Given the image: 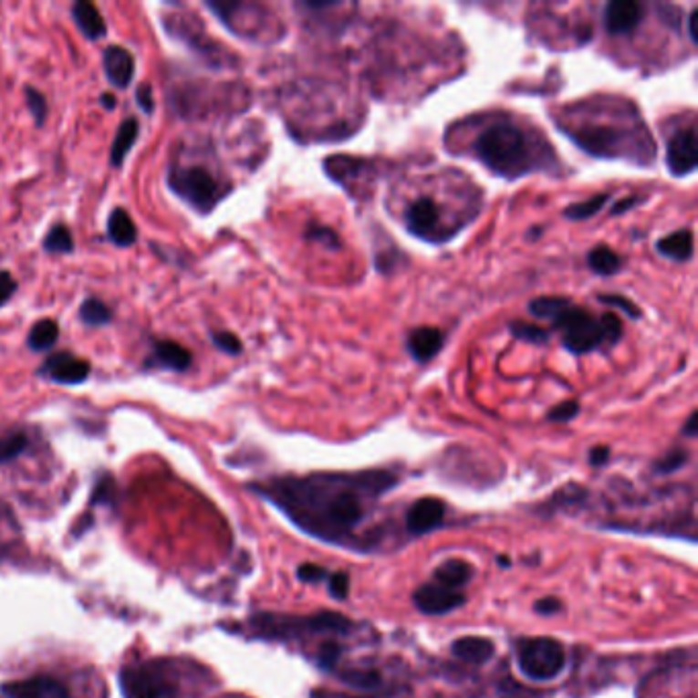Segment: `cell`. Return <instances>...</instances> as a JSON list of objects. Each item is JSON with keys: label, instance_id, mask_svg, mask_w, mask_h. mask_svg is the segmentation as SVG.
Wrapping results in <instances>:
<instances>
[{"label": "cell", "instance_id": "obj_1", "mask_svg": "<svg viewBox=\"0 0 698 698\" xmlns=\"http://www.w3.org/2000/svg\"><path fill=\"white\" fill-rule=\"evenodd\" d=\"M398 482L393 471L367 469L357 474L283 475L250 487L301 531L326 543L350 545V537L365 523L373 504Z\"/></svg>", "mask_w": 698, "mask_h": 698}, {"label": "cell", "instance_id": "obj_2", "mask_svg": "<svg viewBox=\"0 0 698 698\" xmlns=\"http://www.w3.org/2000/svg\"><path fill=\"white\" fill-rule=\"evenodd\" d=\"M471 150L479 162L506 181L549 171L555 154L541 133L526 130L510 115L495 117L477 133Z\"/></svg>", "mask_w": 698, "mask_h": 698}, {"label": "cell", "instance_id": "obj_3", "mask_svg": "<svg viewBox=\"0 0 698 698\" xmlns=\"http://www.w3.org/2000/svg\"><path fill=\"white\" fill-rule=\"evenodd\" d=\"M528 311L535 318L549 319L571 355H588L602 347H615L622 339V324L617 314L607 311L602 316H592L566 297H537L528 301Z\"/></svg>", "mask_w": 698, "mask_h": 698}, {"label": "cell", "instance_id": "obj_4", "mask_svg": "<svg viewBox=\"0 0 698 698\" xmlns=\"http://www.w3.org/2000/svg\"><path fill=\"white\" fill-rule=\"evenodd\" d=\"M576 144L596 158L630 160V162L647 164L655 156L653 140L643 128L641 120L630 125H612L596 120L571 123L563 128Z\"/></svg>", "mask_w": 698, "mask_h": 698}, {"label": "cell", "instance_id": "obj_5", "mask_svg": "<svg viewBox=\"0 0 698 698\" xmlns=\"http://www.w3.org/2000/svg\"><path fill=\"white\" fill-rule=\"evenodd\" d=\"M166 187L199 215L212 214L232 191L230 182L222 181L212 168L199 162L168 164Z\"/></svg>", "mask_w": 698, "mask_h": 698}, {"label": "cell", "instance_id": "obj_6", "mask_svg": "<svg viewBox=\"0 0 698 698\" xmlns=\"http://www.w3.org/2000/svg\"><path fill=\"white\" fill-rule=\"evenodd\" d=\"M125 698H184L182 662L168 658L136 660L120 672Z\"/></svg>", "mask_w": 698, "mask_h": 698}, {"label": "cell", "instance_id": "obj_7", "mask_svg": "<svg viewBox=\"0 0 698 698\" xmlns=\"http://www.w3.org/2000/svg\"><path fill=\"white\" fill-rule=\"evenodd\" d=\"M250 635L258 639H273V641H296L307 635L336 633L347 635L352 622L339 612H318L314 617H285L260 612L248 622Z\"/></svg>", "mask_w": 698, "mask_h": 698}, {"label": "cell", "instance_id": "obj_8", "mask_svg": "<svg viewBox=\"0 0 698 698\" xmlns=\"http://www.w3.org/2000/svg\"><path fill=\"white\" fill-rule=\"evenodd\" d=\"M515 653L520 674L533 682L557 680L568 666L566 647L551 637L520 639Z\"/></svg>", "mask_w": 698, "mask_h": 698}, {"label": "cell", "instance_id": "obj_9", "mask_svg": "<svg viewBox=\"0 0 698 698\" xmlns=\"http://www.w3.org/2000/svg\"><path fill=\"white\" fill-rule=\"evenodd\" d=\"M162 27L168 37L181 44L187 52L195 54L201 62L209 64L212 68H220L222 64L230 62V56L224 52V47L217 41L209 37L203 21L197 15L189 11L164 13Z\"/></svg>", "mask_w": 698, "mask_h": 698}, {"label": "cell", "instance_id": "obj_10", "mask_svg": "<svg viewBox=\"0 0 698 698\" xmlns=\"http://www.w3.org/2000/svg\"><path fill=\"white\" fill-rule=\"evenodd\" d=\"M403 224L412 235L432 244H443L451 238V232L443 224V209L428 197L412 201L403 212Z\"/></svg>", "mask_w": 698, "mask_h": 698}, {"label": "cell", "instance_id": "obj_11", "mask_svg": "<svg viewBox=\"0 0 698 698\" xmlns=\"http://www.w3.org/2000/svg\"><path fill=\"white\" fill-rule=\"evenodd\" d=\"M92 365L89 359L74 355L70 350L49 352L44 363L37 367L36 375L39 380L56 385H82L89 381Z\"/></svg>", "mask_w": 698, "mask_h": 698}, {"label": "cell", "instance_id": "obj_12", "mask_svg": "<svg viewBox=\"0 0 698 698\" xmlns=\"http://www.w3.org/2000/svg\"><path fill=\"white\" fill-rule=\"evenodd\" d=\"M666 164L674 176H688L696 171L698 144L694 123L676 130L674 136H670Z\"/></svg>", "mask_w": 698, "mask_h": 698}, {"label": "cell", "instance_id": "obj_13", "mask_svg": "<svg viewBox=\"0 0 698 698\" xmlns=\"http://www.w3.org/2000/svg\"><path fill=\"white\" fill-rule=\"evenodd\" d=\"M412 600H414V607L420 612H424V615H447V612L464 607L467 596L465 592L451 590V588H444L431 579V582L416 588L414 594H412Z\"/></svg>", "mask_w": 698, "mask_h": 698}, {"label": "cell", "instance_id": "obj_14", "mask_svg": "<svg viewBox=\"0 0 698 698\" xmlns=\"http://www.w3.org/2000/svg\"><path fill=\"white\" fill-rule=\"evenodd\" d=\"M144 367L152 369V371L156 369V371L187 373L193 367V352L176 340L156 339L152 340V349H150Z\"/></svg>", "mask_w": 698, "mask_h": 698}, {"label": "cell", "instance_id": "obj_15", "mask_svg": "<svg viewBox=\"0 0 698 698\" xmlns=\"http://www.w3.org/2000/svg\"><path fill=\"white\" fill-rule=\"evenodd\" d=\"M6 698H70V691L62 680L52 674H36L3 686Z\"/></svg>", "mask_w": 698, "mask_h": 698}, {"label": "cell", "instance_id": "obj_16", "mask_svg": "<svg viewBox=\"0 0 698 698\" xmlns=\"http://www.w3.org/2000/svg\"><path fill=\"white\" fill-rule=\"evenodd\" d=\"M444 504L439 498H420L406 512V531L410 535H426L444 523Z\"/></svg>", "mask_w": 698, "mask_h": 698}, {"label": "cell", "instance_id": "obj_17", "mask_svg": "<svg viewBox=\"0 0 698 698\" xmlns=\"http://www.w3.org/2000/svg\"><path fill=\"white\" fill-rule=\"evenodd\" d=\"M643 21V5L635 0H612L604 8V27L610 36H629Z\"/></svg>", "mask_w": 698, "mask_h": 698}, {"label": "cell", "instance_id": "obj_18", "mask_svg": "<svg viewBox=\"0 0 698 698\" xmlns=\"http://www.w3.org/2000/svg\"><path fill=\"white\" fill-rule=\"evenodd\" d=\"M103 72L115 89H130L136 74V60L128 47L107 46L103 52Z\"/></svg>", "mask_w": 698, "mask_h": 698}, {"label": "cell", "instance_id": "obj_19", "mask_svg": "<svg viewBox=\"0 0 698 698\" xmlns=\"http://www.w3.org/2000/svg\"><path fill=\"white\" fill-rule=\"evenodd\" d=\"M443 344H444V334L439 330V328H432V326L414 328V330L408 334V340H406L408 352L416 363H428L432 357L439 355Z\"/></svg>", "mask_w": 698, "mask_h": 698}, {"label": "cell", "instance_id": "obj_20", "mask_svg": "<svg viewBox=\"0 0 698 698\" xmlns=\"http://www.w3.org/2000/svg\"><path fill=\"white\" fill-rule=\"evenodd\" d=\"M72 21L77 25L80 36L89 41H99L107 36V21L99 8L89 0H77L70 8Z\"/></svg>", "mask_w": 698, "mask_h": 698}, {"label": "cell", "instance_id": "obj_21", "mask_svg": "<svg viewBox=\"0 0 698 698\" xmlns=\"http://www.w3.org/2000/svg\"><path fill=\"white\" fill-rule=\"evenodd\" d=\"M451 653L455 655L457 660L471 663V666H482V663H487L495 653V645L494 641L485 637H461L457 641H453L451 645Z\"/></svg>", "mask_w": 698, "mask_h": 698}, {"label": "cell", "instance_id": "obj_22", "mask_svg": "<svg viewBox=\"0 0 698 698\" xmlns=\"http://www.w3.org/2000/svg\"><path fill=\"white\" fill-rule=\"evenodd\" d=\"M107 238L117 248H130L138 242V225L128 209L115 207L107 217Z\"/></svg>", "mask_w": 698, "mask_h": 698}, {"label": "cell", "instance_id": "obj_23", "mask_svg": "<svg viewBox=\"0 0 698 698\" xmlns=\"http://www.w3.org/2000/svg\"><path fill=\"white\" fill-rule=\"evenodd\" d=\"M138 140H140V121L136 120V117H128V120H123L120 123V128H117V133L113 138L111 154H109V162H111L113 168L123 166L125 158L130 156L133 146L138 144Z\"/></svg>", "mask_w": 698, "mask_h": 698}, {"label": "cell", "instance_id": "obj_24", "mask_svg": "<svg viewBox=\"0 0 698 698\" xmlns=\"http://www.w3.org/2000/svg\"><path fill=\"white\" fill-rule=\"evenodd\" d=\"M655 250L663 258L674 260V263H688L694 256V234L684 228L670 235H663L655 244Z\"/></svg>", "mask_w": 698, "mask_h": 698}, {"label": "cell", "instance_id": "obj_25", "mask_svg": "<svg viewBox=\"0 0 698 698\" xmlns=\"http://www.w3.org/2000/svg\"><path fill=\"white\" fill-rule=\"evenodd\" d=\"M471 576H474V568H471V563L464 559H447L443 561L441 566H436L432 579L436 584L451 588V590L464 592V588L469 584Z\"/></svg>", "mask_w": 698, "mask_h": 698}, {"label": "cell", "instance_id": "obj_26", "mask_svg": "<svg viewBox=\"0 0 698 698\" xmlns=\"http://www.w3.org/2000/svg\"><path fill=\"white\" fill-rule=\"evenodd\" d=\"M60 340V324L52 318L37 319L27 334V349L31 352H49Z\"/></svg>", "mask_w": 698, "mask_h": 698}, {"label": "cell", "instance_id": "obj_27", "mask_svg": "<svg viewBox=\"0 0 698 698\" xmlns=\"http://www.w3.org/2000/svg\"><path fill=\"white\" fill-rule=\"evenodd\" d=\"M78 318L84 326L89 328H105L113 322V309L107 306L103 299L87 297L78 307Z\"/></svg>", "mask_w": 698, "mask_h": 698}, {"label": "cell", "instance_id": "obj_28", "mask_svg": "<svg viewBox=\"0 0 698 698\" xmlns=\"http://www.w3.org/2000/svg\"><path fill=\"white\" fill-rule=\"evenodd\" d=\"M336 674H339L340 682L355 691H377L383 684V676L373 668H344Z\"/></svg>", "mask_w": 698, "mask_h": 698}, {"label": "cell", "instance_id": "obj_29", "mask_svg": "<svg viewBox=\"0 0 698 698\" xmlns=\"http://www.w3.org/2000/svg\"><path fill=\"white\" fill-rule=\"evenodd\" d=\"M74 246H77L74 234L66 224L52 225L44 235V242H41V248H44L47 255H72Z\"/></svg>", "mask_w": 698, "mask_h": 698}, {"label": "cell", "instance_id": "obj_30", "mask_svg": "<svg viewBox=\"0 0 698 698\" xmlns=\"http://www.w3.org/2000/svg\"><path fill=\"white\" fill-rule=\"evenodd\" d=\"M588 266H590L596 275L610 276L620 271L622 258L615 250H610L609 246L600 244V246H596L588 252Z\"/></svg>", "mask_w": 698, "mask_h": 698}, {"label": "cell", "instance_id": "obj_31", "mask_svg": "<svg viewBox=\"0 0 698 698\" xmlns=\"http://www.w3.org/2000/svg\"><path fill=\"white\" fill-rule=\"evenodd\" d=\"M31 439L27 431L23 428H15V431H8L3 436H0V465L3 464H11L16 457H21L25 451L29 449Z\"/></svg>", "mask_w": 698, "mask_h": 698}, {"label": "cell", "instance_id": "obj_32", "mask_svg": "<svg viewBox=\"0 0 698 698\" xmlns=\"http://www.w3.org/2000/svg\"><path fill=\"white\" fill-rule=\"evenodd\" d=\"M609 199H610V195H607V193H602V195H594L592 199L579 201V203L566 207L563 215H566L568 220H574V222L590 220V217H594L596 214H600V209L609 203Z\"/></svg>", "mask_w": 698, "mask_h": 698}, {"label": "cell", "instance_id": "obj_33", "mask_svg": "<svg viewBox=\"0 0 698 698\" xmlns=\"http://www.w3.org/2000/svg\"><path fill=\"white\" fill-rule=\"evenodd\" d=\"M25 103H27L29 113L33 115V121L41 128V125L46 123L47 113H49V103L46 95L36 87H25Z\"/></svg>", "mask_w": 698, "mask_h": 698}, {"label": "cell", "instance_id": "obj_34", "mask_svg": "<svg viewBox=\"0 0 698 698\" xmlns=\"http://www.w3.org/2000/svg\"><path fill=\"white\" fill-rule=\"evenodd\" d=\"M510 334L516 336L518 340L531 342V344H545L549 342V332L545 328H539L535 324H526V322H512L510 324Z\"/></svg>", "mask_w": 698, "mask_h": 698}, {"label": "cell", "instance_id": "obj_35", "mask_svg": "<svg viewBox=\"0 0 698 698\" xmlns=\"http://www.w3.org/2000/svg\"><path fill=\"white\" fill-rule=\"evenodd\" d=\"M209 339H212V344L217 349L222 350L224 355H230V357H238L242 355V340L235 336L234 332L230 330H215L209 334Z\"/></svg>", "mask_w": 698, "mask_h": 698}, {"label": "cell", "instance_id": "obj_36", "mask_svg": "<svg viewBox=\"0 0 698 698\" xmlns=\"http://www.w3.org/2000/svg\"><path fill=\"white\" fill-rule=\"evenodd\" d=\"M688 459V453L684 449H674L670 451L666 457H662L658 464L653 465V471L660 475H668V474H674V471H678L680 467H682L686 464Z\"/></svg>", "mask_w": 698, "mask_h": 698}, {"label": "cell", "instance_id": "obj_37", "mask_svg": "<svg viewBox=\"0 0 698 698\" xmlns=\"http://www.w3.org/2000/svg\"><path fill=\"white\" fill-rule=\"evenodd\" d=\"M340 660V645H336L334 641H326L319 645L318 650V666L326 670V672H332L336 668V663H339Z\"/></svg>", "mask_w": 698, "mask_h": 698}, {"label": "cell", "instance_id": "obj_38", "mask_svg": "<svg viewBox=\"0 0 698 698\" xmlns=\"http://www.w3.org/2000/svg\"><path fill=\"white\" fill-rule=\"evenodd\" d=\"M599 301L609 307H617V311H625V314L633 319L641 318V309H639L633 301H629L622 296H599Z\"/></svg>", "mask_w": 698, "mask_h": 698}, {"label": "cell", "instance_id": "obj_39", "mask_svg": "<svg viewBox=\"0 0 698 698\" xmlns=\"http://www.w3.org/2000/svg\"><path fill=\"white\" fill-rule=\"evenodd\" d=\"M578 414H579V403L569 400V401L557 403L547 418H549L551 422H569V420H574Z\"/></svg>", "mask_w": 698, "mask_h": 698}, {"label": "cell", "instance_id": "obj_40", "mask_svg": "<svg viewBox=\"0 0 698 698\" xmlns=\"http://www.w3.org/2000/svg\"><path fill=\"white\" fill-rule=\"evenodd\" d=\"M307 240H318V242H322L324 246L332 248V250L340 248V238H339V235H336L334 230L324 228V225H309V230H307Z\"/></svg>", "mask_w": 698, "mask_h": 698}, {"label": "cell", "instance_id": "obj_41", "mask_svg": "<svg viewBox=\"0 0 698 698\" xmlns=\"http://www.w3.org/2000/svg\"><path fill=\"white\" fill-rule=\"evenodd\" d=\"M349 588H350V579H349V574H344V571H336V574L328 576V590H330V594L336 600L347 599Z\"/></svg>", "mask_w": 698, "mask_h": 698}, {"label": "cell", "instance_id": "obj_42", "mask_svg": "<svg viewBox=\"0 0 698 698\" xmlns=\"http://www.w3.org/2000/svg\"><path fill=\"white\" fill-rule=\"evenodd\" d=\"M136 103L138 107L144 111L146 115H152L156 111V99H154V89L150 84L141 82L136 87Z\"/></svg>", "mask_w": 698, "mask_h": 698}, {"label": "cell", "instance_id": "obj_43", "mask_svg": "<svg viewBox=\"0 0 698 698\" xmlns=\"http://www.w3.org/2000/svg\"><path fill=\"white\" fill-rule=\"evenodd\" d=\"M19 289V283L11 271H0V307H5Z\"/></svg>", "mask_w": 698, "mask_h": 698}, {"label": "cell", "instance_id": "obj_44", "mask_svg": "<svg viewBox=\"0 0 698 698\" xmlns=\"http://www.w3.org/2000/svg\"><path fill=\"white\" fill-rule=\"evenodd\" d=\"M297 578L301 579V582L316 584V582H322V579L328 578V571L324 568L316 566V563H304V566H299V569H297Z\"/></svg>", "mask_w": 698, "mask_h": 698}, {"label": "cell", "instance_id": "obj_45", "mask_svg": "<svg viewBox=\"0 0 698 698\" xmlns=\"http://www.w3.org/2000/svg\"><path fill=\"white\" fill-rule=\"evenodd\" d=\"M563 609V604L557 600V599H541L539 602L535 604V610L539 612V615H555V612H559Z\"/></svg>", "mask_w": 698, "mask_h": 698}, {"label": "cell", "instance_id": "obj_46", "mask_svg": "<svg viewBox=\"0 0 698 698\" xmlns=\"http://www.w3.org/2000/svg\"><path fill=\"white\" fill-rule=\"evenodd\" d=\"M610 457V449L609 447H596L590 451V464L594 467H602L604 464H607Z\"/></svg>", "mask_w": 698, "mask_h": 698}, {"label": "cell", "instance_id": "obj_47", "mask_svg": "<svg viewBox=\"0 0 698 698\" xmlns=\"http://www.w3.org/2000/svg\"><path fill=\"white\" fill-rule=\"evenodd\" d=\"M698 8H693L691 15H688V37H691L693 44H698Z\"/></svg>", "mask_w": 698, "mask_h": 698}, {"label": "cell", "instance_id": "obj_48", "mask_svg": "<svg viewBox=\"0 0 698 698\" xmlns=\"http://www.w3.org/2000/svg\"><path fill=\"white\" fill-rule=\"evenodd\" d=\"M639 201H641V199H635V197H629V199H625V201H620V203H617L615 207H612V215L625 214V209L635 207V205L639 203Z\"/></svg>", "mask_w": 698, "mask_h": 698}, {"label": "cell", "instance_id": "obj_49", "mask_svg": "<svg viewBox=\"0 0 698 698\" xmlns=\"http://www.w3.org/2000/svg\"><path fill=\"white\" fill-rule=\"evenodd\" d=\"M99 103L103 105L105 111H113V109L117 107V97L111 95V92H103V95L99 97Z\"/></svg>", "mask_w": 698, "mask_h": 698}, {"label": "cell", "instance_id": "obj_50", "mask_svg": "<svg viewBox=\"0 0 698 698\" xmlns=\"http://www.w3.org/2000/svg\"><path fill=\"white\" fill-rule=\"evenodd\" d=\"M696 420H698V414H696V412H693V414L688 416L684 428H682V434H686V436H696Z\"/></svg>", "mask_w": 698, "mask_h": 698}, {"label": "cell", "instance_id": "obj_51", "mask_svg": "<svg viewBox=\"0 0 698 698\" xmlns=\"http://www.w3.org/2000/svg\"><path fill=\"white\" fill-rule=\"evenodd\" d=\"M224 698H244V696H224Z\"/></svg>", "mask_w": 698, "mask_h": 698}]
</instances>
